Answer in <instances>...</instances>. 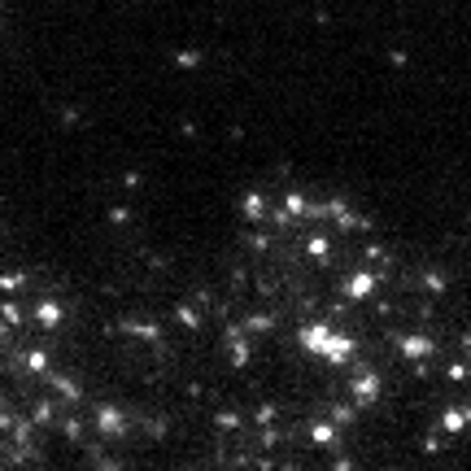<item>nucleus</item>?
<instances>
[{"instance_id":"8","label":"nucleus","mask_w":471,"mask_h":471,"mask_svg":"<svg viewBox=\"0 0 471 471\" xmlns=\"http://www.w3.org/2000/svg\"><path fill=\"white\" fill-rule=\"evenodd\" d=\"M463 424H471V406H467V410H445V414H441V428L450 432V436H454Z\"/></svg>"},{"instance_id":"9","label":"nucleus","mask_w":471,"mask_h":471,"mask_svg":"<svg viewBox=\"0 0 471 471\" xmlns=\"http://www.w3.org/2000/svg\"><path fill=\"white\" fill-rule=\"evenodd\" d=\"M22 288H26V275L22 271H5V275H0V293H22Z\"/></svg>"},{"instance_id":"11","label":"nucleus","mask_w":471,"mask_h":471,"mask_svg":"<svg viewBox=\"0 0 471 471\" xmlns=\"http://www.w3.org/2000/svg\"><path fill=\"white\" fill-rule=\"evenodd\" d=\"M245 214H249V223H262V214H267V201H262V192H249Z\"/></svg>"},{"instance_id":"14","label":"nucleus","mask_w":471,"mask_h":471,"mask_svg":"<svg viewBox=\"0 0 471 471\" xmlns=\"http://www.w3.org/2000/svg\"><path fill=\"white\" fill-rule=\"evenodd\" d=\"M306 249H310V257H327V253H332V245L323 240V236H314V240H310Z\"/></svg>"},{"instance_id":"1","label":"nucleus","mask_w":471,"mask_h":471,"mask_svg":"<svg viewBox=\"0 0 471 471\" xmlns=\"http://www.w3.org/2000/svg\"><path fill=\"white\" fill-rule=\"evenodd\" d=\"M301 349L327 358L332 366H345V362L354 358V340H349L345 332H332V327H323V323H314V327L301 332Z\"/></svg>"},{"instance_id":"2","label":"nucleus","mask_w":471,"mask_h":471,"mask_svg":"<svg viewBox=\"0 0 471 471\" xmlns=\"http://www.w3.org/2000/svg\"><path fill=\"white\" fill-rule=\"evenodd\" d=\"M376 284H380L376 271H358V275L345 279V297H349V301H362V297H371V293H376Z\"/></svg>"},{"instance_id":"3","label":"nucleus","mask_w":471,"mask_h":471,"mask_svg":"<svg viewBox=\"0 0 471 471\" xmlns=\"http://www.w3.org/2000/svg\"><path fill=\"white\" fill-rule=\"evenodd\" d=\"M35 323H40L44 332H57V327H62V306H57V297H44V301L35 306Z\"/></svg>"},{"instance_id":"16","label":"nucleus","mask_w":471,"mask_h":471,"mask_svg":"<svg viewBox=\"0 0 471 471\" xmlns=\"http://www.w3.org/2000/svg\"><path fill=\"white\" fill-rule=\"evenodd\" d=\"M219 428H240V414H236V410H219Z\"/></svg>"},{"instance_id":"7","label":"nucleus","mask_w":471,"mask_h":471,"mask_svg":"<svg viewBox=\"0 0 471 471\" xmlns=\"http://www.w3.org/2000/svg\"><path fill=\"white\" fill-rule=\"evenodd\" d=\"M432 354V336H402V358H424Z\"/></svg>"},{"instance_id":"13","label":"nucleus","mask_w":471,"mask_h":471,"mask_svg":"<svg viewBox=\"0 0 471 471\" xmlns=\"http://www.w3.org/2000/svg\"><path fill=\"white\" fill-rule=\"evenodd\" d=\"M52 392H62V397L78 402V388H74V380H66V376H52Z\"/></svg>"},{"instance_id":"12","label":"nucleus","mask_w":471,"mask_h":471,"mask_svg":"<svg viewBox=\"0 0 471 471\" xmlns=\"http://www.w3.org/2000/svg\"><path fill=\"white\" fill-rule=\"evenodd\" d=\"M310 441H314V445H332V441H336V424H314V428H310Z\"/></svg>"},{"instance_id":"5","label":"nucleus","mask_w":471,"mask_h":471,"mask_svg":"<svg viewBox=\"0 0 471 471\" xmlns=\"http://www.w3.org/2000/svg\"><path fill=\"white\" fill-rule=\"evenodd\" d=\"M96 428H100L105 436H122V428H127V414H122V410H114V406H105V410L96 414Z\"/></svg>"},{"instance_id":"6","label":"nucleus","mask_w":471,"mask_h":471,"mask_svg":"<svg viewBox=\"0 0 471 471\" xmlns=\"http://www.w3.org/2000/svg\"><path fill=\"white\" fill-rule=\"evenodd\" d=\"M0 323H5V327H22V323H26V310L18 306V297L0 301Z\"/></svg>"},{"instance_id":"10","label":"nucleus","mask_w":471,"mask_h":471,"mask_svg":"<svg viewBox=\"0 0 471 471\" xmlns=\"http://www.w3.org/2000/svg\"><path fill=\"white\" fill-rule=\"evenodd\" d=\"M22 362H26V371H31V376H44V371H48V354H44V349H31Z\"/></svg>"},{"instance_id":"15","label":"nucleus","mask_w":471,"mask_h":471,"mask_svg":"<svg viewBox=\"0 0 471 471\" xmlns=\"http://www.w3.org/2000/svg\"><path fill=\"white\" fill-rule=\"evenodd\" d=\"M179 323H183V327H197V323H201V314H197L192 306H179Z\"/></svg>"},{"instance_id":"4","label":"nucleus","mask_w":471,"mask_h":471,"mask_svg":"<svg viewBox=\"0 0 471 471\" xmlns=\"http://www.w3.org/2000/svg\"><path fill=\"white\" fill-rule=\"evenodd\" d=\"M376 397H380V376H376V371H362V376L354 380V402L366 406V402H376Z\"/></svg>"}]
</instances>
